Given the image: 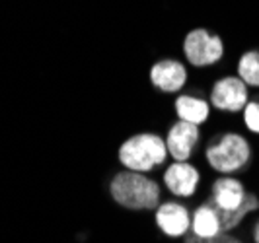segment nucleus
Returning <instances> with one entry per match:
<instances>
[{"label":"nucleus","instance_id":"nucleus-1","mask_svg":"<svg viewBox=\"0 0 259 243\" xmlns=\"http://www.w3.org/2000/svg\"><path fill=\"white\" fill-rule=\"evenodd\" d=\"M109 197L117 206L133 212H156V208L164 203L160 181L129 169H121L111 177Z\"/></svg>","mask_w":259,"mask_h":243},{"label":"nucleus","instance_id":"nucleus-2","mask_svg":"<svg viewBox=\"0 0 259 243\" xmlns=\"http://www.w3.org/2000/svg\"><path fill=\"white\" fill-rule=\"evenodd\" d=\"M169 154L166 138L158 132H135L121 142L117 150V160L123 169L152 173L158 167L166 166Z\"/></svg>","mask_w":259,"mask_h":243},{"label":"nucleus","instance_id":"nucleus-3","mask_svg":"<svg viewBox=\"0 0 259 243\" xmlns=\"http://www.w3.org/2000/svg\"><path fill=\"white\" fill-rule=\"evenodd\" d=\"M253 160V146L238 130H226L205 146V162L219 175H234L244 171Z\"/></svg>","mask_w":259,"mask_h":243},{"label":"nucleus","instance_id":"nucleus-4","mask_svg":"<svg viewBox=\"0 0 259 243\" xmlns=\"http://www.w3.org/2000/svg\"><path fill=\"white\" fill-rule=\"evenodd\" d=\"M182 55L193 68H212L222 63L226 55L224 39L207 27H193L182 41Z\"/></svg>","mask_w":259,"mask_h":243},{"label":"nucleus","instance_id":"nucleus-5","mask_svg":"<svg viewBox=\"0 0 259 243\" xmlns=\"http://www.w3.org/2000/svg\"><path fill=\"white\" fill-rule=\"evenodd\" d=\"M203 173L193 162H171L162 173V187L169 195L168 201L187 203L197 197Z\"/></svg>","mask_w":259,"mask_h":243},{"label":"nucleus","instance_id":"nucleus-6","mask_svg":"<svg viewBox=\"0 0 259 243\" xmlns=\"http://www.w3.org/2000/svg\"><path fill=\"white\" fill-rule=\"evenodd\" d=\"M208 102L210 107H214L219 113L236 115L246 109L249 102V88L240 76L226 74L212 82L208 91Z\"/></svg>","mask_w":259,"mask_h":243},{"label":"nucleus","instance_id":"nucleus-7","mask_svg":"<svg viewBox=\"0 0 259 243\" xmlns=\"http://www.w3.org/2000/svg\"><path fill=\"white\" fill-rule=\"evenodd\" d=\"M148 82L156 91L164 95H180V91L189 82V70L187 64L176 59V57H164L152 63L148 70Z\"/></svg>","mask_w":259,"mask_h":243},{"label":"nucleus","instance_id":"nucleus-8","mask_svg":"<svg viewBox=\"0 0 259 243\" xmlns=\"http://www.w3.org/2000/svg\"><path fill=\"white\" fill-rule=\"evenodd\" d=\"M201 127L191 125L187 121H174L166 132V146L174 162H191L195 158V150L201 144Z\"/></svg>","mask_w":259,"mask_h":243},{"label":"nucleus","instance_id":"nucleus-9","mask_svg":"<svg viewBox=\"0 0 259 243\" xmlns=\"http://www.w3.org/2000/svg\"><path fill=\"white\" fill-rule=\"evenodd\" d=\"M247 189L244 181L234 175H221L210 183V195L205 203L217 212H236L246 201Z\"/></svg>","mask_w":259,"mask_h":243},{"label":"nucleus","instance_id":"nucleus-10","mask_svg":"<svg viewBox=\"0 0 259 243\" xmlns=\"http://www.w3.org/2000/svg\"><path fill=\"white\" fill-rule=\"evenodd\" d=\"M154 220L168 237H185L191 231V210L178 201H164L156 208Z\"/></svg>","mask_w":259,"mask_h":243},{"label":"nucleus","instance_id":"nucleus-11","mask_svg":"<svg viewBox=\"0 0 259 243\" xmlns=\"http://www.w3.org/2000/svg\"><path fill=\"white\" fill-rule=\"evenodd\" d=\"M210 102H207L201 95H193V93H180L174 100V113L180 121H187L191 125L203 127L207 125L210 119Z\"/></svg>","mask_w":259,"mask_h":243},{"label":"nucleus","instance_id":"nucleus-12","mask_svg":"<svg viewBox=\"0 0 259 243\" xmlns=\"http://www.w3.org/2000/svg\"><path fill=\"white\" fill-rule=\"evenodd\" d=\"M191 231L199 237H205V239L214 237L222 231L219 214L208 203H203V205H199L193 210V214H191Z\"/></svg>","mask_w":259,"mask_h":243},{"label":"nucleus","instance_id":"nucleus-13","mask_svg":"<svg viewBox=\"0 0 259 243\" xmlns=\"http://www.w3.org/2000/svg\"><path fill=\"white\" fill-rule=\"evenodd\" d=\"M236 76L242 78L247 88H259V49H247L238 57Z\"/></svg>","mask_w":259,"mask_h":243},{"label":"nucleus","instance_id":"nucleus-14","mask_svg":"<svg viewBox=\"0 0 259 243\" xmlns=\"http://www.w3.org/2000/svg\"><path fill=\"white\" fill-rule=\"evenodd\" d=\"M242 127L249 134L259 136V98L247 102L246 109L242 111Z\"/></svg>","mask_w":259,"mask_h":243},{"label":"nucleus","instance_id":"nucleus-15","mask_svg":"<svg viewBox=\"0 0 259 243\" xmlns=\"http://www.w3.org/2000/svg\"><path fill=\"white\" fill-rule=\"evenodd\" d=\"M183 243H247L244 239H240L238 235H234V233H226V231H221L219 235H214V237H199V235H195L193 231H189L185 237H183Z\"/></svg>","mask_w":259,"mask_h":243},{"label":"nucleus","instance_id":"nucleus-16","mask_svg":"<svg viewBox=\"0 0 259 243\" xmlns=\"http://www.w3.org/2000/svg\"><path fill=\"white\" fill-rule=\"evenodd\" d=\"M251 243H259V218L255 220V224L251 228Z\"/></svg>","mask_w":259,"mask_h":243}]
</instances>
